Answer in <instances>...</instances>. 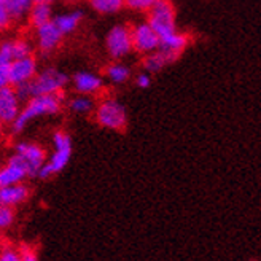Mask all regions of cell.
<instances>
[{
  "instance_id": "ac0fdd59",
  "label": "cell",
  "mask_w": 261,
  "mask_h": 261,
  "mask_svg": "<svg viewBox=\"0 0 261 261\" xmlns=\"http://www.w3.org/2000/svg\"><path fill=\"white\" fill-rule=\"evenodd\" d=\"M82 18H83L82 11H72V13H65V15L56 16L53 21L56 22L59 31L65 35V34H70L76 29V25L82 21Z\"/></svg>"
},
{
  "instance_id": "cb8c5ba5",
  "label": "cell",
  "mask_w": 261,
  "mask_h": 261,
  "mask_svg": "<svg viewBox=\"0 0 261 261\" xmlns=\"http://www.w3.org/2000/svg\"><path fill=\"white\" fill-rule=\"evenodd\" d=\"M13 61H15V56H13L11 40L4 42L2 46H0V65H10Z\"/></svg>"
},
{
  "instance_id": "4fadbf2b",
  "label": "cell",
  "mask_w": 261,
  "mask_h": 261,
  "mask_svg": "<svg viewBox=\"0 0 261 261\" xmlns=\"http://www.w3.org/2000/svg\"><path fill=\"white\" fill-rule=\"evenodd\" d=\"M185 45H187V37L175 31V32L169 34L166 37H161L158 51H161L169 62H172L177 59V56L181 53V51H184Z\"/></svg>"
},
{
  "instance_id": "7a4b0ae2",
  "label": "cell",
  "mask_w": 261,
  "mask_h": 261,
  "mask_svg": "<svg viewBox=\"0 0 261 261\" xmlns=\"http://www.w3.org/2000/svg\"><path fill=\"white\" fill-rule=\"evenodd\" d=\"M62 100H64L62 93L32 97L31 100H28V106L21 110L18 118L13 121L11 130L15 134H18L25 127V124H28L31 120H35V118H38V116H43V115H53V113L59 112V109L62 106Z\"/></svg>"
},
{
  "instance_id": "44dd1931",
  "label": "cell",
  "mask_w": 261,
  "mask_h": 261,
  "mask_svg": "<svg viewBox=\"0 0 261 261\" xmlns=\"http://www.w3.org/2000/svg\"><path fill=\"white\" fill-rule=\"evenodd\" d=\"M130 72L123 64H112L107 69V76L112 83H124L129 78Z\"/></svg>"
},
{
  "instance_id": "d6986e66",
  "label": "cell",
  "mask_w": 261,
  "mask_h": 261,
  "mask_svg": "<svg viewBox=\"0 0 261 261\" xmlns=\"http://www.w3.org/2000/svg\"><path fill=\"white\" fill-rule=\"evenodd\" d=\"M126 4V0H91V5L97 13L102 15H112L121 10V7Z\"/></svg>"
},
{
  "instance_id": "30bf717a",
  "label": "cell",
  "mask_w": 261,
  "mask_h": 261,
  "mask_svg": "<svg viewBox=\"0 0 261 261\" xmlns=\"http://www.w3.org/2000/svg\"><path fill=\"white\" fill-rule=\"evenodd\" d=\"M25 177H29L28 166L22 161V158L15 153L10 156V160L7 166L0 172V187H8V185H16L19 181H22Z\"/></svg>"
},
{
  "instance_id": "5bb4252c",
  "label": "cell",
  "mask_w": 261,
  "mask_h": 261,
  "mask_svg": "<svg viewBox=\"0 0 261 261\" xmlns=\"http://www.w3.org/2000/svg\"><path fill=\"white\" fill-rule=\"evenodd\" d=\"M73 86L80 94H91L102 88V80L91 72H78L73 75Z\"/></svg>"
},
{
  "instance_id": "484cf974",
  "label": "cell",
  "mask_w": 261,
  "mask_h": 261,
  "mask_svg": "<svg viewBox=\"0 0 261 261\" xmlns=\"http://www.w3.org/2000/svg\"><path fill=\"white\" fill-rule=\"evenodd\" d=\"M158 0H126V5L134 10H151Z\"/></svg>"
},
{
  "instance_id": "6da1fadb",
  "label": "cell",
  "mask_w": 261,
  "mask_h": 261,
  "mask_svg": "<svg viewBox=\"0 0 261 261\" xmlns=\"http://www.w3.org/2000/svg\"><path fill=\"white\" fill-rule=\"evenodd\" d=\"M67 82H69V76L64 72L56 70V69H46L38 75H35L31 82H25V83L15 86V89L21 100H31L35 96L61 93L62 88L67 85Z\"/></svg>"
},
{
  "instance_id": "7c38bea8",
  "label": "cell",
  "mask_w": 261,
  "mask_h": 261,
  "mask_svg": "<svg viewBox=\"0 0 261 261\" xmlns=\"http://www.w3.org/2000/svg\"><path fill=\"white\" fill-rule=\"evenodd\" d=\"M62 32L59 31V28L56 25L55 21H49L40 28L37 29V40H38V46H40L42 51H51L55 49L61 38H62Z\"/></svg>"
},
{
  "instance_id": "e0dca14e",
  "label": "cell",
  "mask_w": 261,
  "mask_h": 261,
  "mask_svg": "<svg viewBox=\"0 0 261 261\" xmlns=\"http://www.w3.org/2000/svg\"><path fill=\"white\" fill-rule=\"evenodd\" d=\"M29 21L31 24L34 25L35 29H38L40 25L53 21L51 19V8H49V4H45V2H35L31 8V13H29Z\"/></svg>"
},
{
  "instance_id": "f1b7e54d",
  "label": "cell",
  "mask_w": 261,
  "mask_h": 261,
  "mask_svg": "<svg viewBox=\"0 0 261 261\" xmlns=\"http://www.w3.org/2000/svg\"><path fill=\"white\" fill-rule=\"evenodd\" d=\"M21 255H22V261H37V256L29 249H24Z\"/></svg>"
},
{
  "instance_id": "9c48e42d",
  "label": "cell",
  "mask_w": 261,
  "mask_h": 261,
  "mask_svg": "<svg viewBox=\"0 0 261 261\" xmlns=\"http://www.w3.org/2000/svg\"><path fill=\"white\" fill-rule=\"evenodd\" d=\"M35 72H37V64H35V59L32 56L13 61L8 65L10 86H18L21 83L31 82L35 76Z\"/></svg>"
},
{
  "instance_id": "52a82bcc",
  "label": "cell",
  "mask_w": 261,
  "mask_h": 261,
  "mask_svg": "<svg viewBox=\"0 0 261 261\" xmlns=\"http://www.w3.org/2000/svg\"><path fill=\"white\" fill-rule=\"evenodd\" d=\"M161 38L148 22L139 24L133 29V43L134 49L139 53H153V51L160 49Z\"/></svg>"
},
{
  "instance_id": "603a6c76",
  "label": "cell",
  "mask_w": 261,
  "mask_h": 261,
  "mask_svg": "<svg viewBox=\"0 0 261 261\" xmlns=\"http://www.w3.org/2000/svg\"><path fill=\"white\" fill-rule=\"evenodd\" d=\"M11 46H13V56L16 59L21 58H28L31 56V45L24 40H11Z\"/></svg>"
},
{
  "instance_id": "5b68a950",
  "label": "cell",
  "mask_w": 261,
  "mask_h": 261,
  "mask_svg": "<svg viewBox=\"0 0 261 261\" xmlns=\"http://www.w3.org/2000/svg\"><path fill=\"white\" fill-rule=\"evenodd\" d=\"M96 120L107 129L121 130L126 126V110L118 100L106 99L96 110Z\"/></svg>"
},
{
  "instance_id": "3957f363",
  "label": "cell",
  "mask_w": 261,
  "mask_h": 261,
  "mask_svg": "<svg viewBox=\"0 0 261 261\" xmlns=\"http://www.w3.org/2000/svg\"><path fill=\"white\" fill-rule=\"evenodd\" d=\"M53 143H55V151L51 154L49 161L40 169V172H38V177L40 178H48L51 175L61 172L70 160L72 142L67 134H64L59 130V133L53 136Z\"/></svg>"
},
{
  "instance_id": "d4e9b609",
  "label": "cell",
  "mask_w": 261,
  "mask_h": 261,
  "mask_svg": "<svg viewBox=\"0 0 261 261\" xmlns=\"http://www.w3.org/2000/svg\"><path fill=\"white\" fill-rule=\"evenodd\" d=\"M13 218H15V212H13L11 205H2V208H0V226L2 228L10 226Z\"/></svg>"
},
{
  "instance_id": "ffe728a7",
  "label": "cell",
  "mask_w": 261,
  "mask_h": 261,
  "mask_svg": "<svg viewBox=\"0 0 261 261\" xmlns=\"http://www.w3.org/2000/svg\"><path fill=\"white\" fill-rule=\"evenodd\" d=\"M169 61L166 59V56L158 51V53H150L145 61H143V67H145L147 72H160L164 65L167 64Z\"/></svg>"
},
{
  "instance_id": "8992f818",
  "label": "cell",
  "mask_w": 261,
  "mask_h": 261,
  "mask_svg": "<svg viewBox=\"0 0 261 261\" xmlns=\"http://www.w3.org/2000/svg\"><path fill=\"white\" fill-rule=\"evenodd\" d=\"M106 45L109 55L113 59H121L130 53L134 48L133 43V31H129L124 25H115L110 29L106 38Z\"/></svg>"
},
{
  "instance_id": "7402d4cb",
  "label": "cell",
  "mask_w": 261,
  "mask_h": 261,
  "mask_svg": "<svg viewBox=\"0 0 261 261\" xmlns=\"http://www.w3.org/2000/svg\"><path fill=\"white\" fill-rule=\"evenodd\" d=\"M70 110L75 113H88L91 109H93V100L86 96H76L70 100Z\"/></svg>"
},
{
  "instance_id": "f546056e",
  "label": "cell",
  "mask_w": 261,
  "mask_h": 261,
  "mask_svg": "<svg viewBox=\"0 0 261 261\" xmlns=\"http://www.w3.org/2000/svg\"><path fill=\"white\" fill-rule=\"evenodd\" d=\"M34 2H45V4H51L53 0H34Z\"/></svg>"
},
{
  "instance_id": "83f0119b",
  "label": "cell",
  "mask_w": 261,
  "mask_h": 261,
  "mask_svg": "<svg viewBox=\"0 0 261 261\" xmlns=\"http://www.w3.org/2000/svg\"><path fill=\"white\" fill-rule=\"evenodd\" d=\"M136 83H137L139 88H148L150 83H151V80H150V76H148L147 73H140V75H137V78H136Z\"/></svg>"
},
{
  "instance_id": "277c9868",
  "label": "cell",
  "mask_w": 261,
  "mask_h": 261,
  "mask_svg": "<svg viewBox=\"0 0 261 261\" xmlns=\"http://www.w3.org/2000/svg\"><path fill=\"white\" fill-rule=\"evenodd\" d=\"M148 11V24L158 32L160 38L175 32V15L169 0H158Z\"/></svg>"
},
{
  "instance_id": "2e32d148",
  "label": "cell",
  "mask_w": 261,
  "mask_h": 261,
  "mask_svg": "<svg viewBox=\"0 0 261 261\" xmlns=\"http://www.w3.org/2000/svg\"><path fill=\"white\" fill-rule=\"evenodd\" d=\"M34 0H0V7H4L11 21H19L24 16H29Z\"/></svg>"
},
{
  "instance_id": "8fae6325",
  "label": "cell",
  "mask_w": 261,
  "mask_h": 261,
  "mask_svg": "<svg viewBox=\"0 0 261 261\" xmlns=\"http://www.w3.org/2000/svg\"><path fill=\"white\" fill-rule=\"evenodd\" d=\"M19 97L15 86H4L0 91V118L7 124H13L18 118L19 112Z\"/></svg>"
},
{
  "instance_id": "4316f807",
  "label": "cell",
  "mask_w": 261,
  "mask_h": 261,
  "mask_svg": "<svg viewBox=\"0 0 261 261\" xmlns=\"http://www.w3.org/2000/svg\"><path fill=\"white\" fill-rule=\"evenodd\" d=\"M0 261H22V255L18 253L16 250L7 249V250H4L2 256H0Z\"/></svg>"
},
{
  "instance_id": "9a60e30c",
  "label": "cell",
  "mask_w": 261,
  "mask_h": 261,
  "mask_svg": "<svg viewBox=\"0 0 261 261\" xmlns=\"http://www.w3.org/2000/svg\"><path fill=\"white\" fill-rule=\"evenodd\" d=\"M28 196H29V190L24 185H19V184L0 188V202H2V205L21 204L28 199Z\"/></svg>"
},
{
  "instance_id": "ba28073f",
  "label": "cell",
  "mask_w": 261,
  "mask_h": 261,
  "mask_svg": "<svg viewBox=\"0 0 261 261\" xmlns=\"http://www.w3.org/2000/svg\"><path fill=\"white\" fill-rule=\"evenodd\" d=\"M15 153H18L22 161L28 166V171L31 177H35L40 172V169L45 166V151L35 145V143H28V142H21L16 145Z\"/></svg>"
}]
</instances>
